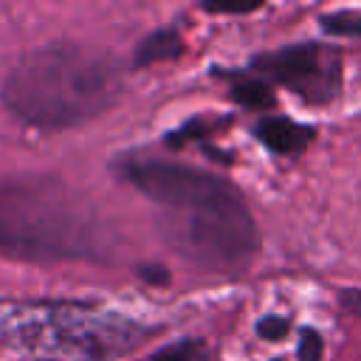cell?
Here are the masks:
<instances>
[{
	"label": "cell",
	"mask_w": 361,
	"mask_h": 361,
	"mask_svg": "<svg viewBox=\"0 0 361 361\" xmlns=\"http://www.w3.org/2000/svg\"><path fill=\"white\" fill-rule=\"evenodd\" d=\"M116 175L155 203L161 237L186 262L214 274H237L254 259L257 223L226 178L158 158H121Z\"/></svg>",
	"instance_id": "6da1fadb"
},
{
	"label": "cell",
	"mask_w": 361,
	"mask_h": 361,
	"mask_svg": "<svg viewBox=\"0 0 361 361\" xmlns=\"http://www.w3.org/2000/svg\"><path fill=\"white\" fill-rule=\"evenodd\" d=\"M121 90V65L110 51L85 42H48L8 68L0 99L23 124L68 130L102 116Z\"/></svg>",
	"instance_id": "7a4b0ae2"
},
{
	"label": "cell",
	"mask_w": 361,
	"mask_h": 361,
	"mask_svg": "<svg viewBox=\"0 0 361 361\" xmlns=\"http://www.w3.org/2000/svg\"><path fill=\"white\" fill-rule=\"evenodd\" d=\"M110 231L73 189L48 175L0 178V257L23 262L102 259Z\"/></svg>",
	"instance_id": "3957f363"
},
{
	"label": "cell",
	"mask_w": 361,
	"mask_h": 361,
	"mask_svg": "<svg viewBox=\"0 0 361 361\" xmlns=\"http://www.w3.org/2000/svg\"><path fill=\"white\" fill-rule=\"evenodd\" d=\"M0 336L42 358L113 361L141 344L144 327L82 302H23L0 313Z\"/></svg>",
	"instance_id": "277c9868"
},
{
	"label": "cell",
	"mask_w": 361,
	"mask_h": 361,
	"mask_svg": "<svg viewBox=\"0 0 361 361\" xmlns=\"http://www.w3.org/2000/svg\"><path fill=\"white\" fill-rule=\"evenodd\" d=\"M254 65L307 104H324L341 87V56L322 42H296L257 56Z\"/></svg>",
	"instance_id": "5b68a950"
},
{
	"label": "cell",
	"mask_w": 361,
	"mask_h": 361,
	"mask_svg": "<svg viewBox=\"0 0 361 361\" xmlns=\"http://www.w3.org/2000/svg\"><path fill=\"white\" fill-rule=\"evenodd\" d=\"M257 138L271 149V152H279V155H296L302 152L310 138H313V130L310 127H302L290 118H282V116H268L257 124Z\"/></svg>",
	"instance_id": "8992f818"
},
{
	"label": "cell",
	"mask_w": 361,
	"mask_h": 361,
	"mask_svg": "<svg viewBox=\"0 0 361 361\" xmlns=\"http://www.w3.org/2000/svg\"><path fill=\"white\" fill-rule=\"evenodd\" d=\"M180 51H183L180 37H178L175 31L164 28V31H155V34H149L147 39H141V45L135 48V65L144 68V65H152V62L175 59Z\"/></svg>",
	"instance_id": "52a82bcc"
},
{
	"label": "cell",
	"mask_w": 361,
	"mask_h": 361,
	"mask_svg": "<svg viewBox=\"0 0 361 361\" xmlns=\"http://www.w3.org/2000/svg\"><path fill=\"white\" fill-rule=\"evenodd\" d=\"M231 99L240 102L243 107H268L274 102V93L268 90L265 82L259 79H240L234 87H231Z\"/></svg>",
	"instance_id": "ba28073f"
},
{
	"label": "cell",
	"mask_w": 361,
	"mask_h": 361,
	"mask_svg": "<svg viewBox=\"0 0 361 361\" xmlns=\"http://www.w3.org/2000/svg\"><path fill=\"white\" fill-rule=\"evenodd\" d=\"M152 361H209V353L197 338H183V341H175L158 350Z\"/></svg>",
	"instance_id": "9c48e42d"
},
{
	"label": "cell",
	"mask_w": 361,
	"mask_h": 361,
	"mask_svg": "<svg viewBox=\"0 0 361 361\" xmlns=\"http://www.w3.org/2000/svg\"><path fill=\"white\" fill-rule=\"evenodd\" d=\"M322 28L333 37H361V14L355 11H336L322 17Z\"/></svg>",
	"instance_id": "30bf717a"
},
{
	"label": "cell",
	"mask_w": 361,
	"mask_h": 361,
	"mask_svg": "<svg viewBox=\"0 0 361 361\" xmlns=\"http://www.w3.org/2000/svg\"><path fill=\"white\" fill-rule=\"evenodd\" d=\"M324 353V341L316 330H305L302 341H299V361H322Z\"/></svg>",
	"instance_id": "8fae6325"
},
{
	"label": "cell",
	"mask_w": 361,
	"mask_h": 361,
	"mask_svg": "<svg viewBox=\"0 0 361 361\" xmlns=\"http://www.w3.org/2000/svg\"><path fill=\"white\" fill-rule=\"evenodd\" d=\"M257 333H259L262 338H268V341H276V338H282V336L288 333V322H285L282 316H265V319L257 324Z\"/></svg>",
	"instance_id": "7c38bea8"
},
{
	"label": "cell",
	"mask_w": 361,
	"mask_h": 361,
	"mask_svg": "<svg viewBox=\"0 0 361 361\" xmlns=\"http://www.w3.org/2000/svg\"><path fill=\"white\" fill-rule=\"evenodd\" d=\"M341 305L347 307V310H353L355 316H361V290H341Z\"/></svg>",
	"instance_id": "4fadbf2b"
},
{
	"label": "cell",
	"mask_w": 361,
	"mask_h": 361,
	"mask_svg": "<svg viewBox=\"0 0 361 361\" xmlns=\"http://www.w3.org/2000/svg\"><path fill=\"white\" fill-rule=\"evenodd\" d=\"M206 11H214V14H245V11H254V6H203Z\"/></svg>",
	"instance_id": "5bb4252c"
},
{
	"label": "cell",
	"mask_w": 361,
	"mask_h": 361,
	"mask_svg": "<svg viewBox=\"0 0 361 361\" xmlns=\"http://www.w3.org/2000/svg\"><path fill=\"white\" fill-rule=\"evenodd\" d=\"M274 361H282V358H274Z\"/></svg>",
	"instance_id": "9a60e30c"
}]
</instances>
